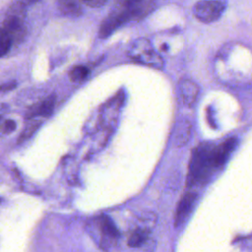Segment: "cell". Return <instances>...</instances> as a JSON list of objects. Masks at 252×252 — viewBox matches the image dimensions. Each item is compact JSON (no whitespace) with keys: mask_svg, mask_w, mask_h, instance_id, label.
I'll use <instances>...</instances> for the list:
<instances>
[{"mask_svg":"<svg viewBox=\"0 0 252 252\" xmlns=\"http://www.w3.org/2000/svg\"><path fill=\"white\" fill-rule=\"evenodd\" d=\"M236 145L235 138H229L218 146L203 144L193 152L187 185L194 186L207 181L212 173L227 160Z\"/></svg>","mask_w":252,"mask_h":252,"instance_id":"6da1fadb","label":"cell"},{"mask_svg":"<svg viewBox=\"0 0 252 252\" xmlns=\"http://www.w3.org/2000/svg\"><path fill=\"white\" fill-rule=\"evenodd\" d=\"M26 18V5L20 0L14 2L7 10L5 15L2 31L8 32L13 42L20 43L27 34V29L24 24Z\"/></svg>","mask_w":252,"mask_h":252,"instance_id":"7a4b0ae2","label":"cell"},{"mask_svg":"<svg viewBox=\"0 0 252 252\" xmlns=\"http://www.w3.org/2000/svg\"><path fill=\"white\" fill-rule=\"evenodd\" d=\"M129 53L134 60L151 67L159 69L163 65L161 57L154 51L151 43L145 38H139L133 42Z\"/></svg>","mask_w":252,"mask_h":252,"instance_id":"3957f363","label":"cell"},{"mask_svg":"<svg viewBox=\"0 0 252 252\" xmlns=\"http://www.w3.org/2000/svg\"><path fill=\"white\" fill-rule=\"evenodd\" d=\"M224 11V5L216 0H201L194 6L195 17L206 24L213 23L220 18Z\"/></svg>","mask_w":252,"mask_h":252,"instance_id":"277c9868","label":"cell"},{"mask_svg":"<svg viewBox=\"0 0 252 252\" xmlns=\"http://www.w3.org/2000/svg\"><path fill=\"white\" fill-rule=\"evenodd\" d=\"M95 220L99 244L103 249H109L116 244L119 238V231L114 222L106 216H102Z\"/></svg>","mask_w":252,"mask_h":252,"instance_id":"5b68a950","label":"cell"},{"mask_svg":"<svg viewBox=\"0 0 252 252\" xmlns=\"http://www.w3.org/2000/svg\"><path fill=\"white\" fill-rule=\"evenodd\" d=\"M130 21V16L126 8L118 6V8L109 14L101 23L98 35L101 38L108 37L117 28Z\"/></svg>","mask_w":252,"mask_h":252,"instance_id":"8992f818","label":"cell"},{"mask_svg":"<svg viewBox=\"0 0 252 252\" xmlns=\"http://www.w3.org/2000/svg\"><path fill=\"white\" fill-rule=\"evenodd\" d=\"M195 201H196V194L193 192L185 193L183 197L180 199L177 205L175 217H174V223L176 227L182 224L186 220V219L188 218L189 214L193 209Z\"/></svg>","mask_w":252,"mask_h":252,"instance_id":"52a82bcc","label":"cell"},{"mask_svg":"<svg viewBox=\"0 0 252 252\" xmlns=\"http://www.w3.org/2000/svg\"><path fill=\"white\" fill-rule=\"evenodd\" d=\"M179 91L183 103L187 106H192L199 94V87L197 84L188 79L182 80L179 85Z\"/></svg>","mask_w":252,"mask_h":252,"instance_id":"ba28073f","label":"cell"},{"mask_svg":"<svg viewBox=\"0 0 252 252\" xmlns=\"http://www.w3.org/2000/svg\"><path fill=\"white\" fill-rule=\"evenodd\" d=\"M191 130H192V125L190 121L185 120L179 124V126L176 128L175 138H174V143L177 147H182L188 142V140L190 139Z\"/></svg>","mask_w":252,"mask_h":252,"instance_id":"9c48e42d","label":"cell"},{"mask_svg":"<svg viewBox=\"0 0 252 252\" xmlns=\"http://www.w3.org/2000/svg\"><path fill=\"white\" fill-rule=\"evenodd\" d=\"M60 12L67 17H78L82 14V7L76 0H60Z\"/></svg>","mask_w":252,"mask_h":252,"instance_id":"30bf717a","label":"cell"},{"mask_svg":"<svg viewBox=\"0 0 252 252\" xmlns=\"http://www.w3.org/2000/svg\"><path fill=\"white\" fill-rule=\"evenodd\" d=\"M149 231L145 228H138L131 233L128 238V245L130 247H139L147 239Z\"/></svg>","mask_w":252,"mask_h":252,"instance_id":"8fae6325","label":"cell"},{"mask_svg":"<svg viewBox=\"0 0 252 252\" xmlns=\"http://www.w3.org/2000/svg\"><path fill=\"white\" fill-rule=\"evenodd\" d=\"M90 74V69L86 66H75L69 72V78L72 82H81L85 80Z\"/></svg>","mask_w":252,"mask_h":252,"instance_id":"7c38bea8","label":"cell"},{"mask_svg":"<svg viewBox=\"0 0 252 252\" xmlns=\"http://www.w3.org/2000/svg\"><path fill=\"white\" fill-rule=\"evenodd\" d=\"M39 125H40V121L35 120V119L30 120V122L27 124V126L25 127L23 132L20 134L19 139H18V143L20 144V143L28 140L32 135H33V133L37 130Z\"/></svg>","mask_w":252,"mask_h":252,"instance_id":"4fadbf2b","label":"cell"},{"mask_svg":"<svg viewBox=\"0 0 252 252\" xmlns=\"http://www.w3.org/2000/svg\"><path fill=\"white\" fill-rule=\"evenodd\" d=\"M55 94H49L44 100L40 101V116L48 117L51 115L55 105Z\"/></svg>","mask_w":252,"mask_h":252,"instance_id":"5bb4252c","label":"cell"},{"mask_svg":"<svg viewBox=\"0 0 252 252\" xmlns=\"http://www.w3.org/2000/svg\"><path fill=\"white\" fill-rule=\"evenodd\" d=\"M14 44L13 39L11 35L6 32L5 31L1 32V36H0V51H1V56H5L11 49L12 45Z\"/></svg>","mask_w":252,"mask_h":252,"instance_id":"9a60e30c","label":"cell"},{"mask_svg":"<svg viewBox=\"0 0 252 252\" xmlns=\"http://www.w3.org/2000/svg\"><path fill=\"white\" fill-rule=\"evenodd\" d=\"M16 129V122L12 119L6 120L2 125V133L3 134H10Z\"/></svg>","mask_w":252,"mask_h":252,"instance_id":"2e32d148","label":"cell"},{"mask_svg":"<svg viewBox=\"0 0 252 252\" xmlns=\"http://www.w3.org/2000/svg\"><path fill=\"white\" fill-rule=\"evenodd\" d=\"M82 1L92 8H99L103 6L107 0H82Z\"/></svg>","mask_w":252,"mask_h":252,"instance_id":"e0dca14e","label":"cell"},{"mask_svg":"<svg viewBox=\"0 0 252 252\" xmlns=\"http://www.w3.org/2000/svg\"><path fill=\"white\" fill-rule=\"evenodd\" d=\"M16 86H17V83H16V82H10V83H7V84L3 85V86L1 87V90H2V92L4 93V92H7V91H11V90L14 89Z\"/></svg>","mask_w":252,"mask_h":252,"instance_id":"ac0fdd59","label":"cell"},{"mask_svg":"<svg viewBox=\"0 0 252 252\" xmlns=\"http://www.w3.org/2000/svg\"><path fill=\"white\" fill-rule=\"evenodd\" d=\"M118 2V6H122V7H127L129 5H131L132 3H134L137 0H116Z\"/></svg>","mask_w":252,"mask_h":252,"instance_id":"d6986e66","label":"cell"},{"mask_svg":"<svg viewBox=\"0 0 252 252\" xmlns=\"http://www.w3.org/2000/svg\"><path fill=\"white\" fill-rule=\"evenodd\" d=\"M25 5H28V4H34L36 3L38 0H21Z\"/></svg>","mask_w":252,"mask_h":252,"instance_id":"ffe728a7","label":"cell"},{"mask_svg":"<svg viewBox=\"0 0 252 252\" xmlns=\"http://www.w3.org/2000/svg\"><path fill=\"white\" fill-rule=\"evenodd\" d=\"M162 50H166L167 49V46L165 45V44H163V45H161V47H160Z\"/></svg>","mask_w":252,"mask_h":252,"instance_id":"44dd1931","label":"cell"}]
</instances>
